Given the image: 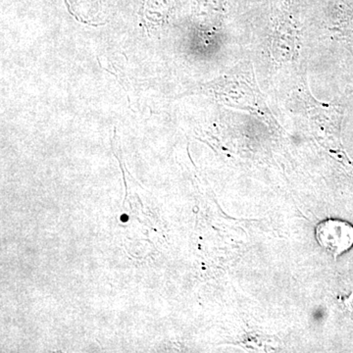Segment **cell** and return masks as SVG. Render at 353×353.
Returning <instances> with one entry per match:
<instances>
[{"label": "cell", "instance_id": "cell-1", "mask_svg": "<svg viewBox=\"0 0 353 353\" xmlns=\"http://www.w3.org/2000/svg\"><path fill=\"white\" fill-rule=\"evenodd\" d=\"M317 243L334 255V259L353 246V225L347 221L326 219L315 228Z\"/></svg>", "mask_w": 353, "mask_h": 353}]
</instances>
